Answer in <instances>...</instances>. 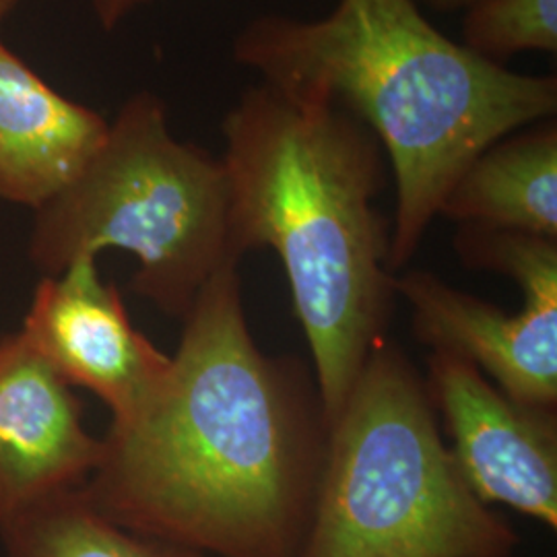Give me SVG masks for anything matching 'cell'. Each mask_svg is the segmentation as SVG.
Here are the masks:
<instances>
[{
    "label": "cell",
    "instance_id": "obj_1",
    "mask_svg": "<svg viewBox=\"0 0 557 557\" xmlns=\"http://www.w3.org/2000/svg\"><path fill=\"white\" fill-rule=\"evenodd\" d=\"M238 267L207 281L160 386L112 421L83 494L120 527L207 557H298L329 423L306 368L257 345Z\"/></svg>",
    "mask_w": 557,
    "mask_h": 557
},
{
    "label": "cell",
    "instance_id": "obj_2",
    "mask_svg": "<svg viewBox=\"0 0 557 557\" xmlns=\"http://www.w3.org/2000/svg\"><path fill=\"white\" fill-rule=\"evenodd\" d=\"M283 91L333 101L379 139L397 186L391 273L416 257L467 165L492 143L556 119L557 79L479 59L413 0H338L320 20L260 15L232 46Z\"/></svg>",
    "mask_w": 557,
    "mask_h": 557
},
{
    "label": "cell",
    "instance_id": "obj_3",
    "mask_svg": "<svg viewBox=\"0 0 557 557\" xmlns=\"http://www.w3.org/2000/svg\"><path fill=\"white\" fill-rule=\"evenodd\" d=\"M232 248H271L289 281L326 423L386 337L395 304L393 221L376 207L386 156L376 135L333 101L246 89L225 114Z\"/></svg>",
    "mask_w": 557,
    "mask_h": 557
},
{
    "label": "cell",
    "instance_id": "obj_4",
    "mask_svg": "<svg viewBox=\"0 0 557 557\" xmlns=\"http://www.w3.org/2000/svg\"><path fill=\"white\" fill-rule=\"evenodd\" d=\"M518 545L460 475L425 379L379 341L329 423L298 557H515Z\"/></svg>",
    "mask_w": 557,
    "mask_h": 557
},
{
    "label": "cell",
    "instance_id": "obj_5",
    "mask_svg": "<svg viewBox=\"0 0 557 557\" xmlns=\"http://www.w3.org/2000/svg\"><path fill=\"white\" fill-rule=\"evenodd\" d=\"M106 250L133 255V289L176 320L225 260H242L223 161L176 139L149 91L124 101L94 160L36 211L29 259L44 277Z\"/></svg>",
    "mask_w": 557,
    "mask_h": 557
},
{
    "label": "cell",
    "instance_id": "obj_6",
    "mask_svg": "<svg viewBox=\"0 0 557 557\" xmlns=\"http://www.w3.org/2000/svg\"><path fill=\"white\" fill-rule=\"evenodd\" d=\"M423 379L471 492L556 531V409L518 403L450 354L432 351Z\"/></svg>",
    "mask_w": 557,
    "mask_h": 557
},
{
    "label": "cell",
    "instance_id": "obj_7",
    "mask_svg": "<svg viewBox=\"0 0 557 557\" xmlns=\"http://www.w3.org/2000/svg\"><path fill=\"white\" fill-rule=\"evenodd\" d=\"M21 331L69 386L101 398L112 421L131 418L170 368V356L131 322L119 287L101 278L94 257L41 278Z\"/></svg>",
    "mask_w": 557,
    "mask_h": 557
},
{
    "label": "cell",
    "instance_id": "obj_8",
    "mask_svg": "<svg viewBox=\"0 0 557 557\" xmlns=\"http://www.w3.org/2000/svg\"><path fill=\"white\" fill-rule=\"evenodd\" d=\"M101 450L73 386L23 331L0 338V527L83 487Z\"/></svg>",
    "mask_w": 557,
    "mask_h": 557
},
{
    "label": "cell",
    "instance_id": "obj_9",
    "mask_svg": "<svg viewBox=\"0 0 557 557\" xmlns=\"http://www.w3.org/2000/svg\"><path fill=\"white\" fill-rule=\"evenodd\" d=\"M395 294L430 351L471 361L518 403L556 409L557 296L524 294L522 310L506 312L418 269L395 275Z\"/></svg>",
    "mask_w": 557,
    "mask_h": 557
},
{
    "label": "cell",
    "instance_id": "obj_10",
    "mask_svg": "<svg viewBox=\"0 0 557 557\" xmlns=\"http://www.w3.org/2000/svg\"><path fill=\"white\" fill-rule=\"evenodd\" d=\"M108 128L0 40V199L38 211L94 160Z\"/></svg>",
    "mask_w": 557,
    "mask_h": 557
},
{
    "label": "cell",
    "instance_id": "obj_11",
    "mask_svg": "<svg viewBox=\"0 0 557 557\" xmlns=\"http://www.w3.org/2000/svg\"><path fill=\"white\" fill-rule=\"evenodd\" d=\"M458 225L557 239V124L541 120L483 149L440 207Z\"/></svg>",
    "mask_w": 557,
    "mask_h": 557
},
{
    "label": "cell",
    "instance_id": "obj_12",
    "mask_svg": "<svg viewBox=\"0 0 557 557\" xmlns=\"http://www.w3.org/2000/svg\"><path fill=\"white\" fill-rule=\"evenodd\" d=\"M0 541L7 557H207L120 527L91 506L83 487L2 524Z\"/></svg>",
    "mask_w": 557,
    "mask_h": 557
},
{
    "label": "cell",
    "instance_id": "obj_13",
    "mask_svg": "<svg viewBox=\"0 0 557 557\" xmlns=\"http://www.w3.org/2000/svg\"><path fill=\"white\" fill-rule=\"evenodd\" d=\"M462 46L506 66L522 52H557V0H478L462 11Z\"/></svg>",
    "mask_w": 557,
    "mask_h": 557
},
{
    "label": "cell",
    "instance_id": "obj_14",
    "mask_svg": "<svg viewBox=\"0 0 557 557\" xmlns=\"http://www.w3.org/2000/svg\"><path fill=\"white\" fill-rule=\"evenodd\" d=\"M145 0H91L94 13L103 29L116 27L133 9H137Z\"/></svg>",
    "mask_w": 557,
    "mask_h": 557
},
{
    "label": "cell",
    "instance_id": "obj_15",
    "mask_svg": "<svg viewBox=\"0 0 557 557\" xmlns=\"http://www.w3.org/2000/svg\"><path fill=\"white\" fill-rule=\"evenodd\" d=\"M416 4H423L428 9H434V11H442V13H448V11H465L467 7H471L473 2L478 0H413Z\"/></svg>",
    "mask_w": 557,
    "mask_h": 557
},
{
    "label": "cell",
    "instance_id": "obj_16",
    "mask_svg": "<svg viewBox=\"0 0 557 557\" xmlns=\"http://www.w3.org/2000/svg\"><path fill=\"white\" fill-rule=\"evenodd\" d=\"M20 0H0V23L11 13V9L17 4Z\"/></svg>",
    "mask_w": 557,
    "mask_h": 557
}]
</instances>
